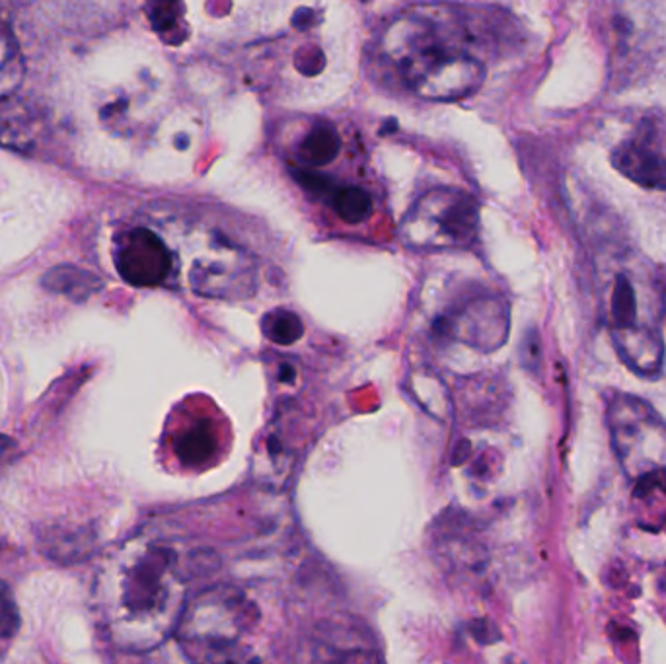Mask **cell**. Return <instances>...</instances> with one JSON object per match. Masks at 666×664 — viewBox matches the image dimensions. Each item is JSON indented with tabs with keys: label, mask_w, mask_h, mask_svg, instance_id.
Listing matches in <instances>:
<instances>
[{
	"label": "cell",
	"mask_w": 666,
	"mask_h": 664,
	"mask_svg": "<svg viewBox=\"0 0 666 664\" xmlns=\"http://www.w3.org/2000/svg\"><path fill=\"white\" fill-rule=\"evenodd\" d=\"M98 604L107 635L123 651H150L178 630L186 579L168 544L131 538L100 573Z\"/></svg>",
	"instance_id": "cell-1"
},
{
	"label": "cell",
	"mask_w": 666,
	"mask_h": 664,
	"mask_svg": "<svg viewBox=\"0 0 666 664\" xmlns=\"http://www.w3.org/2000/svg\"><path fill=\"white\" fill-rule=\"evenodd\" d=\"M458 30L452 7H415L392 20L381 50L419 98L458 102L478 94L488 74L480 59L456 48Z\"/></svg>",
	"instance_id": "cell-2"
},
{
	"label": "cell",
	"mask_w": 666,
	"mask_h": 664,
	"mask_svg": "<svg viewBox=\"0 0 666 664\" xmlns=\"http://www.w3.org/2000/svg\"><path fill=\"white\" fill-rule=\"evenodd\" d=\"M258 622V608L235 587H215L187 604L178 637L189 658L235 661Z\"/></svg>",
	"instance_id": "cell-3"
},
{
	"label": "cell",
	"mask_w": 666,
	"mask_h": 664,
	"mask_svg": "<svg viewBox=\"0 0 666 664\" xmlns=\"http://www.w3.org/2000/svg\"><path fill=\"white\" fill-rule=\"evenodd\" d=\"M663 298L645 295L637 281L617 273L610 288L606 320L617 354L642 377H657L665 359L660 328Z\"/></svg>",
	"instance_id": "cell-4"
},
{
	"label": "cell",
	"mask_w": 666,
	"mask_h": 664,
	"mask_svg": "<svg viewBox=\"0 0 666 664\" xmlns=\"http://www.w3.org/2000/svg\"><path fill=\"white\" fill-rule=\"evenodd\" d=\"M480 205L468 191L437 188L423 193L399 224V240L412 250H456L474 244Z\"/></svg>",
	"instance_id": "cell-5"
},
{
	"label": "cell",
	"mask_w": 666,
	"mask_h": 664,
	"mask_svg": "<svg viewBox=\"0 0 666 664\" xmlns=\"http://www.w3.org/2000/svg\"><path fill=\"white\" fill-rule=\"evenodd\" d=\"M606 425L620 466L629 482L655 467L666 466V423L642 398L620 394L610 400Z\"/></svg>",
	"instance_id": "cell-6"
},
{
	"label": "cell",
	"mask_w": 666,
	"mask_h": 664,
	"mask_svg": "<svg viewBox=\"0 0 666 664\" xmlns=\"http://www.w3.org/2000/svg\"><path fill=\"white\" fill-rule=\"evenodd\" d=\"M189 283L207 298H246L256 288V263L242 247L215 239L191 263Z\"/></svg>",
	"instance_id": "cell-7"
},
{
	"label": "cell",
	"mask_w": 666,
	"mask_h": 664,
	"mask_svg": "<svg viewBox=\"0 0 666 664\" xmlns=\"http://www.w3.org/2000/svg\"><path fill=\"white\" fill-rule=\"evenodd\" d=\"M612 166L643 189L666 191V125L642 119L612 150Z\"/></svg>",
	"instance_id": "cell-8"
},
{
	"label": "cell",
	"mask_w": 666,
	"mask_h": 664,
	"mask_svg": "<svg viewBox=\"0 0 666 664\" xmlns=\"http://www.w3.org/2000/svg\"><path fill=\"white\" fill-rule=\"evenodd\" d=\"M115 267L133 287H158L174 267L168 246L153 230L131 229L115 242Z\"/></svg>",
	"instance_id": "cell-9"
},
{
	"label": "cell",
	"mask_w": 666,
	"mask_h": 664,
	"mask_svg": "<svg viewBox=\"0 0 666 664\" xmlns=\"http://www.w3.org/2000/svg\"><path fill=\"white\" fill-rule=\"evenodd\" d=\"M456 322L468 344L493 351L507 341L509 308L499 298H481L468 304Z\"/></svg>",
	"instance_id": "cell-10"
},
{
	"label": "cell",
	"mask_w": 666,
	"mask_h": 664,
	"mask_svg": "<svg viewBox=\"0 0 666 664\" xmlns=\"http://www.w3.org/2000/svg\"><path fill=\"white\" fill-rule=\"evenodd\" d=\"M632 509L643 530L660 533L666 528V466L655 467L634 479Z\"/></svg>",
	"instance_id": "cell-11"
},
{
	"label": "cell",
	"mask_w": 666,
	"mask_h": 664,
	"mask_svg": "<svg viewBox=\"0 0 666 664\" xmlns=\"http://www.w3.org/2000/svg\"><path fill=\"white\" fill-rule=\"evenodd\" d=\"M24 57L9 18L0 9V102L9 99L24 83Z\"/></svg>",
	"instance_id": "cell-12"
},
{
	"label": "cell",
	"mask_w": 666,
	"mask_h": 664,
	"mask_svg": "<svg viewBox=\"0 0 666 664\" xmlns=\"http://www.w3.org/2000/svg\"><path fill=\"white\" fill-rule=\"evenodd\" d=\"M342 150V137L332 124H318L302 137L299 160L302 168H324L332 165Z\"/></svg>",
	"instance_id": "cell-13"
},
{
	"label": "cell",
	"mask_w": 666,
	"mask_h": 664,
	"mask_svg": "<svg viewBox=\"0 0 666 664\" xmlns=\"http://www.w3.org/2000/svg\"><path fill=\"white\" fill-rule=\"evenodd\" d=\"M215 451H217L215 429L211 421L205 419L187 425L176 441L178 459L189 466H201L205 462H209Z\"/></svg>",
	"instance_id": "cell-14"
},
{
	"label": "cell",
	"mask_w": 666,
	"mask_h": 664,
	"mask_svg": "<svg viewBox=\"0 0 666 664\" xmlns=\"http://www.w3.org/2000/svg\"><path fill=\"white\" fill-rule=\"evenodd\" d=\"M148 22L164 42L178 45L187 38L184 0H147Z\"/></svg>",
	"instance_id": "cell-15"
},
{
	"label": "cell",
	"mask_w": 666,
	"mask_h": 664,
	"mask_svg": "<svg viewBox=\"0 0 666 664\" xmlns=\"http://www.w3.org/2000/svg\"><path fill=\"white\" fill-rule=\"evenodd\" d=\"M333 213L347 224H361L374 213V199L366 189L358 186H337L330 199Z\"/></svg>",
	"instance_id": "cell-16"
},
{
	"label": "cell",
	"mask_w": 666,
	"mask_h": 664,
	"mask_svg": "<svg viewBox=\"0 0 666 664\" xmlns=\"http://www.w3.org/2000/svg\"><path fill=\"white\" fill-rule=\"evenodd\" d=\"M263 334L271 339L273 344L291 345L296 344L304 334L301 318L289 310L269 312L263 320Z\"/></svg>",
	"instance_id": "cell-17"
},
{
	"label": "cell",
	"mask_w": 666,
	"mask_h": 664,
	"mask_svg": "<svg viewBox=\"0 0 666 664\" xmlns=\"http://www.w3.org/2000/svg\"><path fill=\"white\" fill-rule=\"evenodd\" d=\"M17 608L12 604L10 592L4 587H0V637H10L17 632Z\"/></svg>",
	"instance_id": "cell-18"
},
{
	"label": "cell",
	"mask_w": 666,
	"mask_h": 664,
	"mask_svg": "<svg viewBox=\"0 0 666 664\" xmlns=\"http://www.w3.org/2000/svg\"><path fill=\"white\" fill-rule=\"evenodd\" d=\"M294 63H296V68H299L301 73L314 76V74L320 73V71L324 68V53H322L316 45L301 48L299 55L294 59Z\"/></svg>",
	"instance_id": "cell-19"
},
{
	"label": "cell",
	"mask_w": 666,
	"mask_h": 664,
	"mask_svg": "<svg viewBox=\"0 0 666 664\" xmlns=\"http://www.w3.org/2000/svg\"><path fill=\"white\" fill-rule=\"evenodd\" d=\"M363 2H366V0H363Z\"/></svg>",
	"instance_id": "cell-20"
}]
</instances>
